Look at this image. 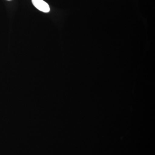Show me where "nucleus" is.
I'll return each mask as SVG.
<instances>
[{"label": "nucleus", "mask_w": 155, "mask_h": 155, "mask_svg": "<svg viewBox=\"0 0 155 155\" xmlns=\"http://www.w3.org/2000/svg\"><path fill=\"white\" fill-rule=\"evenodd\" d=\"M32 4L39 11L44 13L50 12V8L48 3L43 0H32Z\"/></svg>", "instance_id": "nucleus-1"}, {"label": "nucleus", "mask_w": 155, "mask_h": 155, "mask_svg": "<svg viewBox=\"0 0 155 155\" xmlns=\"http://www.w3.org/2000/svg\"><path fill=\"white\" fill-rule=\"evenodd\" d=\"M8 1H10V0H8Z\"/></svg>", "instance_id": "nucleus-2"}]
</instances>
